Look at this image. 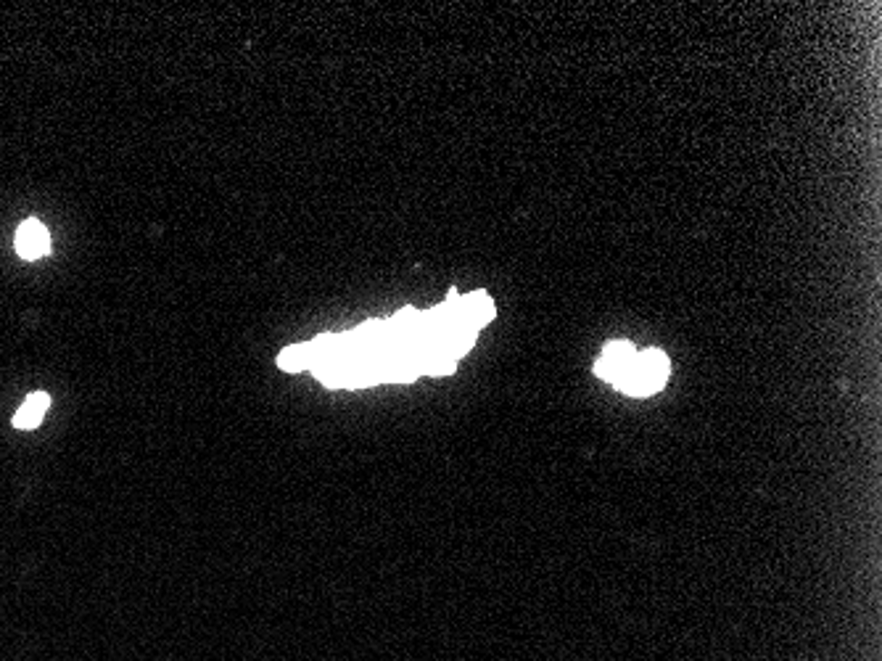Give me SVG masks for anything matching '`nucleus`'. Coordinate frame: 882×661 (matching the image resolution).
Returning a JSON list of instances; mask_svg holds the SVG:
<instances>
[{
    "instance_id": "nucleus-1",
    "label": "nucleus",
    "mask_w": 882,
    "mask_h": 661,
    "mask_svg": "<svg viewBox=\"0 0 882 661\" xmlns=\"http://www.w3.org/2000/svg\"><path fill=\"white\" fill-rule=\"evenodd\" d=\"M669 374V357L661 349H645V352H637L632 368L626 371V376L621 378V384L615 389H621L629 397H650L664 389Z\"/></svg>"
},
{
    "instance_id": "nucleus-2",
    "label": "nucleus",
    "mask_w": 882,
    "mask_h": 661,
    "mask_svg": "<svg viewBox=\"0 0 882 661\" xmlns=\"http://www.w3.org/2000/svg\"><path fill=\"white\" fill-rule=\"evenodd\" d=\"M635 357H637L635 345H629V342H610L603 349V357L595 363V374H597V378H603V381H608L613 386H618L621 378L626 376V371L632 368Z\"/></svg>"
},
{
    "instance_id": "nucleus-3",
    "label": "nucleus",
    "mask_w": 882,
    "mask_h": 661,
    "mask_svg": "<svg viewBox=\"0 0 882 661\" xmlns=\"http://www.w3.org/2000/svg\"><path fill=\"white\" fill-rule=\"evenodd\" d=\"M16 252L24 259H40L51 252V236L43 222L27 220L16 230Z\"/></svg>"
},
{
    "instance_id": "nucleus-4",
    "label": "nucleus",
    "mask_w": 882,
    "mask_h": 661,
    "mask_svg": "<svg viewBox=\"0 0 882 661\" xmlns=\"http://www.w3.org/2000/svg\"><path fill=\"white\" fill-rule=\"evenodd\" d=\"M491 317H494V302H491L487 291L460 296V320H462V326L479 331L481 326H487Z\"/></svg>"
},
{
    "instance_id": "nucleus-5",
    "label": "nucleus",
    "mask_w": 882,
    "mask_h": 661,
    "mask_svg": "<svg viewBox=\"0 0 882 661\" xmlns=\"http://www.w3.org/2000/svg\"><path fill=\"white\" fill-rule=\"evenodd\" d=\"M48 408H51V397H48L45 392H34V394H30L27 403L16 410V415H14V421H11L14 429L24 432V429H34V426H40V421L45 418V410Z\"/></svg>"
},
{
    "instance_id": "nucleus-6",
    "label": "nucleus",
    "mask_w": 882,
    "mask_h": 661,
    "mask_svg": "<svg viewBox=\"0 0 882 661\" xmlns=\"http://www.w3.org/2000/svg\"><path fill=\"white\" fill-rule=\"evenodd\" d=\"M277 365L288 374H296V371H306L312 368V357H309V346L299 345V346H286L277 357Z\"/></svg>"
}]
</instances>
